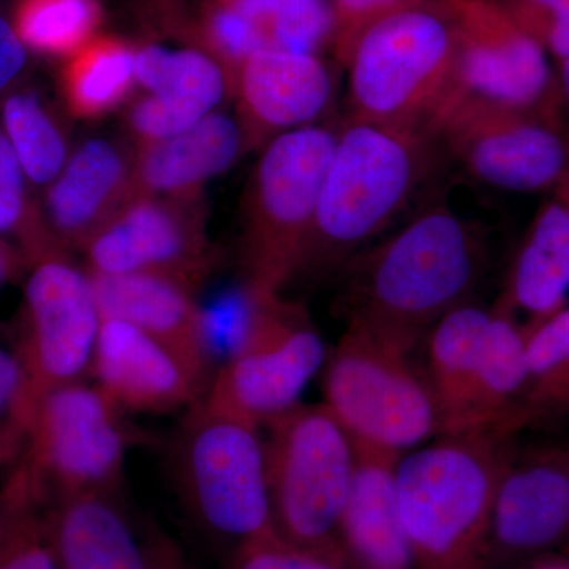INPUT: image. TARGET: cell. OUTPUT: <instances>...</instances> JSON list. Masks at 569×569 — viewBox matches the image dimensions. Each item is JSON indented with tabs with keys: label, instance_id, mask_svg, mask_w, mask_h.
<instances>
[{
	"label": "cell",
	"instance_id": "ac0fdd59",
	"mask_svg": "<svg viewBox=\"0 0 569 569\" xmlns=\"http://www.w3.org/2000/svg\"><path fill=\"white\" fill-rule=\"evenodd\" d=\"M133 198V153L119 142L92 138L71 151L43 190L41 219L58 249L82 250Z\"/></svg>",
	"mask_w": 569,
	"mask_h": 569
},
{
	"label": "cell",
	"instance_id": "7bdbcfd3",
	"mask_svg": "<svg viewBox=\"0 0 569 569\" xmlns=\"http://www.w3.org/2000/svg\"><path fill=\"white\" fill-rule=\"evenodd\" d=\"M559 74H557V86H559V97L561 114L569 127V58L559 62Z\"/></svg>",
	"mask_w": 569,
	"mask_h": 569
},
{
	"label": "cell",
	"instance_id": "bcb514c9",
	"mask_svg": "<svg viewBox=\"0 0 569 569\" xmlns=\"http://www.w3.org/2000/svg\"><path fill=\"white\" fill-rule=\"evenodd\" d=\"M348 569H369V568H348Z\"/></svg>",
	"mask_w": 569,
	"mask_h": 569
},
{
	"label": "cell",
	"instance_id": "7402d4cb",
	"mask_svg": "<svg viewBox=\"0 0 569 569\" xmlns=\"http://www.w3.org/2000/svg\"><path fill=\"white\" fill-rule=\"evenodd\" d=\"M59 569H149L152 538L138 535L121 490L78 493L48 509Z\"/></svg>",
	"mask_w": 569,
	"mask_h": 569
},
{
	"label": "cell",
	"instance_id": "277c9868",
	"mask_svg": "<svg viewBox=\"0 0 569 569\" xmlns=\"http://www.w3.org/2000/svg\"><path fill=\"white\" fill-rule=\"evenodd\" d=\"M343 67L348 119L427 127L460 91L458 33L449 7H413L378 21Z\"/></svg>",
	"mask_w": 569,
	"mask_h": 569
},
{
	"label": "cell",
	"instance_id": "d590c367",
	"mask_svg": "<svg viewBox=\"0 0 569 569\" xmlns=\"http://www.w3.org/2000/svg\"><path fill=\"white\" fill-rule=\"evenodd\" d=\"M452 0H331L335 11L332 51L337 62L346 66L351 51L367 29L397 11L421 6L449 7Z\"/></svg>",
	"mask_w": 569,
	"mask_h": 569
},
{
	"label": "cell",
	"instance_id": "4316f807",
	"mask_svg": "<svg viewBox=\"0 0 569 569\" xmlns=\"http://www.w3.org/2000/svg\"><path fill=\"white\" fill-rule=\"evenodd\" d=\"M0 126L28 181L47 189L71 153L69 134L58 112L37 89L22 81L0 96Z\"/></svg>",
	"mask_w": 569,
	"mask_h": 569
},
{
	"label": "cell",
	"instance_id": "d6986e66",
	"mask_svg": "<svg viewBox=\"0 0 569 569\" xmlns=\"http://www.w3.org/2000/svg\"><path fill=\"white\" fill-rule=\"evenodd\" d=\"M355 470L340 523L348 568L415 569L400 516L397 466L402 456L355 445Z\"/></svg>",
	"mask_w": 569,
	"mask_h": 569
},
{
	"label": "cell",
	"instance_id": "74e56055",
	"mask_svg": "<svg viewBox=\"0 0 569 569\" xmlns=\"http://www.w3.org/2000/svg\"><path fill=\"white\" fill-rule=\"evenodd\" d=\"M231 569H348V565L340 557L291 545L274 531L234 549Z\"/></svg>",
	"mask_w": 569,
	"mask_h": 569
},
{
	"label": "cell",
	"instance_id": "83f0119b",
	"mask_svg": "<svg viewBox=\"0 0 569 569\" xmlns=\"http://www.w3.org/2000/svg\"><path fill=\"white\" fill-rule=\"evenodd\" d=\"M137 82L146 92L212 112L231 92L222 63L200 48L170 50L148 43L137 48Z\"/></svg>",
	"mask_w": 569,
	"mask_h": 569
},
{
	"label": "cell",
	"instance_id": "ab89813d",
	"mask_svg": "<svg viewBox=\"0 0 569 569\" xmlns=\"http://www.w3.org/2000/svg\"><path fill=\"white\" fill-rule=\"evenodd\" d=\"M29 56L14 31L10 11L0 6V96L24 81Z\"/></svg>",
	"mask_w": 569,
	"mask_h": 569
},
{
	"label": "cell",
	"instance_id": "4dcf8cb0",
	"mask_svg": "<svg viewBox=\"0 0 569 569\" xmlns=\"http://www.w3.org/2000/svg\"><path fill=\"white\" fill-rule=\"evenodd\" d=\"M0 126V239H17L29 263L44 254L62 252L44 228L40 201Z\"/></svg>",
	"mask_w": 569,
	"mask_h": 569
},
{
	"label": "cell",
	"instance_id": "30bf717a",
	"mask_svg": "<svg viewBox=\"0 0 569 569\" xmlns=\"http://www.w3.org/2000/svg\"><path fill=\"white\" fill-rule=\"evenodd\" d=\"M427 129L441 151L486 186L550 194L569 183V127L563 119L458 91Z\"/></svg>",
	"mask_w": 569,
	"mask_h": 569
},
{
	"label": "cell",
	"instance_id": "cb8c5ba5",
	"mask_svg": "<svg viewBox=\"0 0 569 569\" xmlns=\"http://www.w3.org/2000/svg\"><path fill=\"white\" fill-rule=\"evenodd\" d=\"M527 389L526 329L511 312L496 305L490 309L458 433L518 432L527 425Z\"/></svg>",
	"mask_w": 569,
	"mask_h": 569
},
{
	"label": "cell",
	"instance_id": "7a4b0ae2",
	"mask_svg": "<svg viewBox=\"0 0 569 569\" xmlns=\"http://www.w3.org/2000/svg\"><path fill=\"white\" fill-rule=\"evenodd\" d=\"M440 146L427 127L348 119L339 130L298 274L329 272L361 252L429 178Z\"/></svg>",
	"mask_w": 569,
	"mask_h": 569
},
{
	"label": "cell",
	"instance_id": "f546056e",
	"mask_svg": "<svg viewBox=\"0 0 569 569\" xmlns=\"http://www.w3.org/2000/svg\"><path fill=\"white\" fill-rule=\"evenodd\" d=\"M526 329L527 425L569 415V306Z\"/></svg>",
	"mask_w": 569,
	"mask_h": 569
},
{
	"label": "cell",
	"instance_id": "6da1fadb",
	"mask_svg": "<svg viewBox=\"0 0 569 569\" xmlns=\"http://www.w3.org/2000/svg\"><path fill=\"white\" fill-rule=\"evenodd\" d=\"M485 257L477 228L447 203L429 206L342 266L346 323L415 351L440 318L471 301Z\"/></svg>",
	"mask_w": 569,
	"mask_h": 569
},
{
	"label": "cell",
	"instance_id": "484cf974",
	"mask_svg": "<svg viewBox=\"0 0 569 569\" xmlns=\"http://www.w3.org/2000/svg\"><path fill=\"white\" fill-rule=\"evenodd\" d=\"M137 48L112 36H97L63 61L61 92L67 110L99 119L126 102L137 82Z\"/></svg>",
	"mask_w": 569,
	"mask_h": 569
},
{
	"label": "cell",
	"instance_id": "4fadbf2b",
	"mask_svg": "<svg viewBox=\"0 0 569 569\" xmlns=\"http://www.w3.org/2000/svg\"><path fill=\"white\" fill-rule=\"evenodd\" d=\"M97 276L163 274L197 288L217 266L200 200L134 197L81 250Z\"/></svg>",
	"mask_w": 569,
	"mask_h": 569
},
{
	"label": "cell",
	"instance_id": "e0dca14e",
	"mask_svg": "<svg viewBox=\"0 0 569 569\" xmlns=\"http://www.w3.org/2000/svg\"><path fill=\"white\" fill-rule=\"evenodd\" d=\"M335 82L320 56L263 48L236 71L233 91L250 148L313 126L331 103Z\"/></svg>",
	"mask_w": 569,
	"mask_h": 569
},
{
	"label": "cell",
	"instance_id": "5b68a950",
	"mask_svg": "<svg viewBox=\"0 0 569 569\" xmlns=\"http://www.w3.org/2000/svg\"><path fill=\"white\" fill-rule=\"evenodd\" d=\"M337 134L313 123L266 142L242 203L244 283L257 293L280 295L298 274Z\"/></svg>",
	"mask_w": 569,
	"mask_h": 569
},
{
	"label": "cell",
	"instance_id": "ffe728a7",
	"mask_svg": "<svg viewBox=\"0 0 569 569\" xmlns=\"http://www.w3.org/2000/svg\"><path fill=\"white\" fill-rule=\"evenodd\" d=\"M247 149L241 122L213 111L186 132L137 146L134 197L200 200L204 183L233 167Z\"/></svg>",
	"mask_w": 569,
	"mask_h": 569
},
{
	"label": "cell",
	"instance_id": "60d3db41",
	"mask_svg": "<svg viewBox=\"0 0 569 569\" xmlns=\"http://www.w3.org/2000/svg\"><path fill=\"white\" fill-rule=\"evenodd\" d=\"M149 569H192L173 542L162 535H153L151 545V567Z\"/></svg>",
	"mask_w": 569,
	"mask_h": 569
},
{
	"label": "cell",
	"instance_id": "9a60e30c",
	"mask_svg": "<svg viewBox=\"0 0 569 569\" xmlns=\"http://www.w3.org/2000/svg\"><path fill=\"white\" fill-rule=\"evenodd\" d=\"M569 539V441L516 451L498 479L488 569Z\"/></svg>",
	"mask_w": 569,
	"mask_h": 569
},
{
	"label": "cell",
	"instance_id": "ee69618b",
	"mask_svg": "<svg viewBox=\"0 0 569 569\" xmlns=\"http://www.w3.org/2000/svg\"><path fill=\"white\" fill-rule=\"evenodd\" d=\"M222 2L234 3V6L246 7V9L254 10L260 9V7H264L266 3L271 2V0H222Z\"/></svg>",
	"mask_w": 569,
	"mask_h": 569
},
{
	"label": "cell",
	"instance_id": "e575fe53",
	"mask_svg": "<svg viewBox=\"0 0 569 569\" xmlns=\"http://www.w3.org/2000/svg\"><path fill=\"white\" fill-rule=\"evenodd\" d=\"M37 403L21 359L0 347V463L17 458L28 445Z\"/></svg>",
	"mask_w": 569,
	"mask_h": 569
},
{
	"label": "cell",
	"instance_id": "b9f144b4",
	"mask_svg": "<svg viewBox=\"0 0 569 569\" xmlns=\"http://www.w3.org/2000/svg\"><path fill=\"white\" fill-rule=\"evenodd\" d=\"M29 263L20 249L0 239V288L20 272L21 266Z\"/></svg>",
	"mask_w": 569,
	"mask_h": 569
},
{
	"label": "cell",
	"instance_id": "8fae6325",
	"mask_svg": "<svg viewBox=\"0 0 569 569\" xmlns=\"http://www.w3.org/2000/svg\"><path fill=\"white\" fill-rule=\"evenodd\" d=\"M326 356L301 306L261 296L244 340L217 369L203 400L261 429L301 406Z\"/></svg>",
	"mask_w": 569,
	"mask_h": 569
},
{
	"label": "cell",
	"instance_id": "1f68e13d",
	"mask_svg": "<svg viewBox=\"0 0 569 569\" xmlns=\"http://www.w3.org/2000/svg\"><path fill=\"white\" fill-rule=\"evenodd\" d=\"M48 509L7 489L0 500V569H59Z\"/></svg>",
	"mask_w": 569,
	"mask_h": 569
},
{
	"label": "cell",
	"instance_id": "8d00e7d4",
	"mask_svg": "<svg viewBox=\"0 0 569 569\" xmlns=\"http://www.w3.org/2000/svg\"><path fill=\"white\" fill-rule=\"evenodd\" d=\"M520 29L557 62L569 58V0H501Z\"/></svg>",
	"mask_w": 569,
	"mask_h": 569
},
{
	"label": "cell",
	"instance_id": "603a6c76",
	"mask_svg": "<svg viewBox=\"0 0 569 569\" xmlns=\"http://www.w3.org/2000/svg\"><path fill=\"white\" fill-rule=\"evenodd\" d=\"M520 242L497 305L527 325L567 307L569 296V183L548 194Z\"/></svg>",
	"mask_w": 569,
	"mask_h": 569
},
{
	"label": "cell",
	"instance_id": "836d02e7",
	"mask_svg": "<svg viewBox=\"0 0 569 569\" xmlns=\"http://www.w3.org/2000/svg\"><path fill=\"white\" fill-rule=\"evenodd\" d=\"M197 36L200 50L211 54L227 70L231 91L239 67L253 52L264 48L263 37L252 11L222 0L206 2L198 20Z\"/></svg>",
	"mask_w": 569,
	"mask_h": 569
},
{
	"label": "cell",
	"instance_id": "2e32d148",
	"mask_svg": "<svg viewBox=\"0 0 569 569\" xmlns=\"http://www.w3.org/2000/svg\"><path fill=\"white\" fill-rule=\"evenodd\" d=\"M91 378L112 406L133 413H170L193 407L208 391V378L182 356L137 326L102 317Z\"/></svg>",
	"mask_w": 569,
	"mask_h": 569
},
{
	"label": "cell",
	"instance_id": "8992f818",
	"mask_svg": "<svg viewBox=\"0 0 569 569\" xmlns=\"http://www.w3.org/2000/svg\"><path fill=\"white\" fill-rule=\"evenodd\" d=\"M173 470L183 505L206 533L234 549L274 533L260 427L201 399L179 429Z\"/></svg>",
	"mask_w": 569,
	"mask_h": 569
},
{
	"label": "cell",
	"instance_id": "5bb4252c",
	"mask_svg": "<svg viewBox=\"0 0 569 569\" xmlns=\"http://www.w3.org/2000/svg\"><path fill=\"white\" fill-rule=\"evenodd\" d=\"M449 11L458 33L460 91L563 119L549 56L501 0H452Z\"/></svg>",
	"mask_w": 569,
	"mask_h": 569
},
{
	"label": "cell",
	"instance_id": "3957f363",
	"mask_svg": "<svg viewBox=\"0 0 569 569\" xmlns=\"http://www.w3.org/2000/svg\"><path fill=\"white\" fill-rule=\"evenodd\" d=\"M512 436H438L400 458L397 492L415 569H488L493 500Z\"/></svg>",
	"mask_w": 569,
	"mask_h": 569
},
{
	"label": "cell",
	"instance_id": "d6a6232c",
	"mask_svg": "<svg viewBox=\"0 0 569 569\" xmlns=\"http://www.w3.org/2000/svg\"><path fill=\"white\" fill-rule=\"evenodd\" d=\"M250 11L257 18L264 48L320 56L326 47H332L331 0H271Z\"/></svg>",
	"mask_w": 569,
	"mask_h": 569
},
{
	"label": "cell",
	"instance_id": "44dd1931",
	"mask_svg": "<svg viewBox=\"0 0 569 569\" xmlns=\"http://www.w3.org/2000/svg\"><path fill=\"white\" fill-rule=\"evenodd\" d=\"M89 277L100 316L137 326L208 378L211 359L206 351L200 305L194 301L192 284L163 274Z\"/></svg>",
	"mask_w": 569,
	"mask_h": 569
},
{
	"label": "cell",
	"instance_id": "7c38bea8",
	"mask_svg": "<svg viewBox=\"0 0 569 569\" xmlns=\"http://www.w3.org/2000/svg\"><path fill=\"white\" fill-rule=\"evenodd\" d=\"M32 266L18 358L39 400L51 389L91 378L102 316L91 277L66 252L44 254Z\"/></svg>",
	"mask_w": 569,
	"mask_h": 569
},
{
	"label": "cell",
	"instance_id": "d4e9b609",
	"mask_svg": "<svg viewBox=\"0 0 569 569\" xmlns=\"http://www.w3.org/2000/svg\"><path fill=\"white\" fill-rule=\"evenodd\" d=\"M489 318L490 309L468 301L427 332L422 370L436 402L438 436L459 432Z\"/></svg>",
	"mask_w": 569,
	"mask_h": 569
},
{
	"label": "cell",
	"instance_id": "f6af8a7d",
	"mask_svg": "<svg viewBox=\"0 0 569 569\" xmlns=\"http://www.w3.org/2000/svg\"><path fill=\"white\" fill-rule=\"evenodd\" d=\"M542 569H569L568 567H549V568H542Z\"/></svg>",
	"mask_w": 569,
	"mask_h": 569
},
{
	"label": "cell",
	"instance_id": "f1b7e54d",
	"mask_svg": "<svg viewBox=\"0 0 569 569\" xmlns=\"http://www.w3.org/2000/svg\"><path fill=\"white\" fill-rule=\"evenodd\" d=\"M14 31L29 54L67 59L99 33V0H14L10 11Z\"/></svg>",
	"mask_w": 569,
	"mask_h": 569
},
{
	"label": "cell",
	"instance_id": "52a82bcc",
	"mask_svg": "<svg viewBox=\"0 0 569 569\" xmlns=\"http://www.w3.org/2000/svg\"><path fill=\"white\" fill-rule=\"evenodd\" d=\"M266 427V478L276 533L299 548L346 560L340 523L353 478V441L323 403H301Z\"/></svg>",
	"mask_w": 569,
	"mask_h": 569
},
{
	"label": "cell",
	"instance_id": "f35d334b",
	"mask_svg": "<svg viewBox=\"0 0 569 569\" xmlns=\"http://www.w3.org/2000/svg\"><path fill=\"white\" fill-rule=\"evenodd\" d=\"M204 116H208V112L192 104L146 93L127 112V127L137 146H140L167 140L186 132Z\"/></svg>",
	"mask_w": 569,
	"mask_h": 569
},
{
	"label": "cell",
	"instance_id": "ba28073f",
	"mask_svg": "<svg viewBox=\"0 0 569 569\" xmlns=\"http://www.w3.org/2000/svg\"><path fill=\"white\" fill-rule=\"evenodd\" d=\"M413 351L346 326L326 358L323 406L356 447L403 456L438 436V415Z\"/></svg>",
	"mask_w": 569,
	"mask_h": 569
},
{
	"label": "cell",
	"instance_id": "9c48e42d",
	"mask_svg": "<svg viewBox=\"0 0 569 569\" xmlns=\"http://www.w3.org/2000/svg\"><path fill=\"white\" fill-rule=\"evenodd\" d=\"M121 415L88 380L44 392L24 466L10 486L48 507L78 493L121 490L130 447Z\"/></svg>",
	"mask_w": 569,
	"mask_h": 569
}]
</instances>
